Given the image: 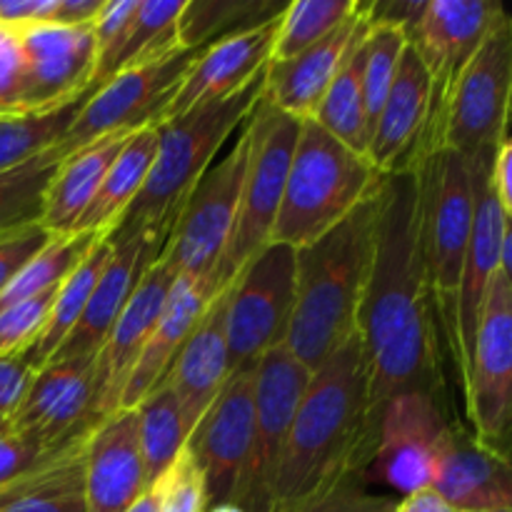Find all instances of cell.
I'll list each match as a JSON object with an SVG mask.
<instances>
[{"instance_id":"50","label":"cell","mask_w":512,"mask_h":512,"mask_svg":"<svg viewBox=\"0 0 512 512\" xmlns=\"http://www.w3.org/2000/svg\"><path fill=\"white\" fill-rule=\"evenodd\" d=\"M490 190H493L495 200L503 208V213L512 218V143L505 138L498 145L493 155V165H490Z\"/></svg>"},{"instance_id":"8","label":"cell","mask_w":512,"mask_h":512,"mask_svg":"<svg viewBox=\"0 0 512 512\" xmlns=\"http://www.w3.org/2000/svg\"><path fill=\"white\" fill-rule=\"evenodd\" d=\"M500 15L505 10L495 0H425L418 23L408 33V45L430 75L428 118L413 168L440 150L450 93Z\"/></svg>"},{"instance_id":"16","label":"cell","mask_w":512,"mask_h":512,"mask_svg":"<svg viewBox=\"0 0 512 512\" xmlns=\"http://www.w3.org/2000/svg\"><path fill=\"white\" fill-rule=\"evenodd\" d=\"M95 423V355H83L35 370L8 430L35 448L58 450L85 438Z\"/></svg>"},{"instance_id":"55","label":"cell","mask_w":512,"mask_h":512,"mask_svg":"<svg viewBox=\"0 0 512 512\" xmlns=\"http://www.w3.org/2000/svg\"><path fill=\"white\" fill-rule=\"evenodd\" d=\"M8 35H10V30L0 28V43H3V40H5V38H8Z\"/></svg>"},{"instance_id":"3","label":"cell","mask_w":512,"mask_h":512,"mask_svg":"<svg viewBox=\"0 0 512 512\" xmlns=\"http://www.w3.org/2000/svg\"><path fill=\"white\" fill-rule=\"evenodd\" d=\"M378 205L380 188L330 233L295 250V308L285 348L310 373L358 330L373 263Z\"/></svg>"},{"instance_id":"7","label":"cell","mask_w":512,"mask_h":512,"mask_svg":"<svg viewBox=\"0 0 512 512\" xmlns=\"http://www.w3.org/2000/svg\"><path fill=\"white\" fill-rule=\"evenodd\" d=\"M423 210V250L435 320L448 348L453 343L455 298L473 225L470 163L453 150H438L413 168Z\"/></svg>"},{"instance_id":"13","label":"cell","mask_w":512,"mask_h":512,"mask_svg":"<svg viewBox=\"0 0 512 512\" xmlns=\"http://www.w3.org/2000/svg\"><path fill=\"white\" fill-rule=\"evenodd\" d=\"M198 50H180L158 63L130 68L113 75L85 98L78 118L58 150L63 155L115 133L158 128L170 100L178 93Z\"/></svg>"},{"instance_id":"24","label":"cell","mask_w":512,"mask_h":512,"mask_svg":"<svg viewBox=\"0 0 512 512\" xmlns=\"http://www.w3.org/2000/svg\"><path fill=\"white\" fill-rule=\"evenodd\" d=\"M228 375V288H225L203 310L165 375L178 398L185 433H193L198 420L223 390Z\"/></svg>"},{"instance_id":"9","label":"cell","mask_w":512,"mask_h":512,"mask_svg":"<svg viewBox=\"0 0 512 512\" xmlns=\"http://www.w3.org/2000/svg\"><path fill=\"white\" fill-rule=\"evenodd\" d=\"M510 90L512 20L505 13L485 35L450 93L440 150H453L470 160L483 150L498 148L508 138Z\"/></svg>"},{"instance_id":"32","label":"cell","mask_w":512,"mask_h":512,"mask_svg":"<svg viewBox=\"0 0 512 512\" xmlns=\"http://www.w3.org/2000/svg\"><path fill=\"white\" fill-rule=\"evenodd\" d=\"M370 5L365 10L360 28L355 33L353 45L345 53L343 63H340L338 73H335L333 83L325 90L323 100H320L318 110L310 120L328 130L330 135L345 143L348 148L358 150V153L368 155V123H365V108H363V68H365V48H368V33H370Z\"/></svg>"},{"instance_id":"35","label":"cell","mask_w":512,"mask_h":512,"mask_svg":"<svg viewBox=\"0 0 512 512\" xmlns=\"http://www.w3.org/2000/svg\"><path fill=\"white\" fill-rule=\"evenodd\" d=\"M185 3L188 0H138L133 25L110 65L105 83L123 70L143 68L180 53L183 45L178 38V23Z\"/></svg>"},{"instance_id":"4","label":"cell","mask_w":512,"mask_h":512,"mask_svg":"<svg viewBox=\"0 0 512 512\" xmlns=\"http://www.w3.org/2000/svg\"><path fill=\"white\" fill-rule=\"evenodd\" d=\"M263 98V75L220 100H208L158 125V150L143 190L130 203L110 238L168 240L180 208L210 168L225 140L250 118Z\"/></svg>"},{"instance_id":"5","label":"cell","mask_w":512,"mask_h":512,"mask_svg":"<svg viewBox=\"0 0 512 512\" xmlns=\"http://www.w3.org/2000/svg\"><path fill=\"white\" fill-rule=\"evenodd\" d=\"M385 175L315 120H300L270 243L298 250L343 223L378 193Z\"/></svg>"},{"instance_id":"2","label":"cell","mask_w":512,"mask_h":512,"mask_svg":"<svg viewBox=\"0 0 512 512\" xmlns=\"http://www.w3.org/2000/svg\"><path fill=\"white\" fill-rule=\"evenodd\" d=\"M378 425L370 360L355 330L310 375L290 425L268 512H298L348 480H368Z\"/></svg>"},{"instance_id":"34","label":"cell","mask_w":512,"mask_h":512,"mask_svg":"<svg viewBox=\"0 0 512 512\" xmlns=\"http://www.w3.org/2000/svg\"><path fill=\"white\" fill-rule=\"evenodd\" d=\"M133 410L138 415L140 455H143L145 483L150 488L185 448L188 433H185L178 398L165 378L153 390H148Z\"/></svg>"},{"instance_id":"51","label":"cell","mask_w":512,"mask_h":512,"mask_svg":"<svg viewBox=\"0 0 512 512\" xmlns=\"http://www.w3.org/2000/svg\"><path fill=\"white\" fill-rule=\"evenodd\" d=\"M105 0H55L45 25H58V28H83L93 25L98 13L103 10Z\"/></svg>"},{"instance_id":"43","label":"cell","mask_w":512,"mask_h":512,"mask_svg":"<svg viewBox=\"0 0 512 512\" xmlns=\"http://www.w3.org/2000/svg\"><path fill=\"white\" fill-rule=\"evenodd\" d=\"M58 288H50L0 310V355L25 353L40 338L50 318V310H53Z\"/></svg>"},{"instance_id":"36","label":"cell","mask_w":512,"mask_h":512,"mask_svg":"<svg viewBox=\"0 0 512 512\" xmlns=\"http://www.w3.org/2000/svg\"><path fill=\"white\" fill-rule=\"evenodd\" d=\"M85 98L38 113L0 115V173L18 168L63 143Z\"/></svg>"},{"instance_id":"57","label":"cell","mask_w":512,"mask_h":512,"mask_svg":"<svg viewBox=\"0 0 512 512\" xmlns=\"http://www.w3.org/2000/svg\"><path fill=\"white\" fill-rule=\"evenodd\" d=\"M5 428V425H0V430H3Z\"/></svg>"},{"instance_id":"11","label":"cell","mask_w":512,"mask_h":512,"mask_svg":"<svg viewBox=\"0 0 512 512\" xmlns=\"http://www.w3.org/2000/svg\"><path fill=\"white\" fill-rule=\"evenodd\" d=\"M248 148L250 138L243 123V133L235 140L230 153L218 165L208 168V173L200 178V183L180 208L160 253V260H165L175 270V275L205 280L208 285L213 280L215 268L233 233Z\"/></svg>"},{"instance_id":"18","label":"cell","mask_w":512,"mask_h":512,"mask_svg":"<svg viewBox=\"0 0 512 512\" xmlns=\"http://www.w3.org/2000/svg\"><path fill=\"white\" fill-rule=\"evenodd\" d=\"M448 425L433 393L405 390L393 395L380 410L368 483H385L403 495L428 488Z\"/></svg>"},{"instance_id":"22","label":"cell","mask_w":512,"mask_h":512,"mask_svg":"<svg viewBox=\"0 0 512 512\" xmlns=\"http://www.w3.org/2000/svg\"><path fill=\"white\" fill-rule=\"evenodd\" d=\"M85 512H128L148 490L140 455L138 415L115 410L85 438Z\"/></svg>"},{"instance_id":"52","label":"cell","mask_w":512,"mask_h":512,"mask_svg":"<svg viewBox=\"0 0 512 512\" xmlns=\"http://www.w3.org/2000/svg\"><path fill=\"white\" fill-rule=\"evenodd\" d=\"M393 512H458L435 488H420L415 493L403 495L400 503H395Z\"/></svg>"},{"instance_id":"46","label":"cell","mask_w":512,"mask_h":512,"mask_svg":"<svg viewBox=\"0 0 512 512\" xmlns=\"http://www.w3.org/2000/svg\"><path fill=\"white\" fill-rule=\"evenodd\" d=\"M395 503L390 498L368 493V480H348L340 488L330 490L325 498L315 500L298 512H393Z\"/></svg>"},{"instance_id":"45","label":"cell","mask_w":512,"mask_h":512,"mask_svg":"<svg viewBox=\"0 0 512 512\" xmlns=\"http://www.w3.org/2000/svg\"><path fill=\"white\" fill-rule=\"evenodd\" d=\"M53 235L43 225H30V228L15 230V233L0 238V293L8 288L10 280L15 278L20 268L33 258L38 250L48 245Z\"/></svg>"},{"instance_id":"39","label":"cell","mask_w":512,"mask_h":512,"mask_svg":"<svg viewBox=\"0 0 512 512\" xmlns=\"http://www.w3.org/2000/svg\"><path fill=\"white\" fill-rule=\"evenodd\" d=\"M358 0H295L280 13L270 63H285L333 33L353 10Z\"/></svg>"},{"instance_id":"19","label":"cell","mask_w":512,"mask_h":512,"mask_svg":"<svg viewBox=\"0 0 512 512\" xmlns=\"http://www.w3.org/2000/svg\"><path fill=\"white\" fill-rule=\"evenodd\" d=\"M20 48V113L58 108L90 95L95 73L93 25H33L15 33Z\"/></svg>"},{"instance_id":"25","label":"cell","mask_w":512,"mask_h":512,"mask_svg":"<svg viewBox=\"0 0 512 512\" xmlns=\"http://www.w3.org/2000/svg\"><path fill=\"white\" fill-rule=\"evenodd\" d=\"M430 488L458 512L512 510L510 458L490 453L460 425H448Z\"/></svg>"},{"instance_id":"40","label":"cell","mask_w":512,"mask_h":512,"mask_svg":"<svg viewBox=\"0 0 512 512\" xmlns=\"http://www.w3.org/2000/svg\"><path fill=\"white\" fill-rule=\"evenodd\" d=\"M283 8H273L268 3H240V0H233V3L188 0L178 23L180 45H183V50H200L210 45V38L215 33L230 35L235 30L248 28V25L263 23V20L283 13Z\"/></svg>"},{"instance_id":"14","label":"cell","mask_w":512,"mask_h":512,"mask_svg":"<svg viewBox=\"0 0 512 512\" xmlns=\"http://www.w3.org/2000/svg\"><path fill=\"white\" fill-rule=\"evenodd\" d=\"M310 370L278 345L255 365V425L248 475L235 505L243 512H268L275 475L288 443L290 425L308 388Z\"/></svg>"},{"instance_id":"17","label":"cell","mask_w":512,"mask_h":512,"mask_svg":"<svg viewBox=\"0 0 512 512\" xmlns=\"http://www.w3.org/2000/svg\"><path fill=\"white\" fill-rule=\"evenodd\" d=\"M495 150L498 148L483 150L468 160L470 183H473V225H470L468 253H465L458 298H455V325L453 343H450V353H453L463 388L468 383L480 310H483L490 283L500 270V243L510 230V218L503 213L488 183Z\"/></svg>"},{"instance_id":"10","label":"cell","mask_w":512,"mask_h":512,"mask_svg":"<svg viewBox=\"0 0 512 512\" xmlns=\"http://www.w3.org/2000/svg\"><path fill=\"white\" fill-rule=\"evenodd\" d=\"M295 308V250L268 243L228 285L230 373L285 345Z\"/></svg>"},{"instance_id":"42","label":"cell","mask_w":512,"mask_h":512,"mask_svg":"<svg viewBox=\"0 0 512 512\" xmlns=\"http://www.w3.org/2000/svg\"><path fill=\"white\" fill-rule=\"evenodd\" d=\"M153 485L158 490V512H208L210 508L205 475L188 448L180 450Z\"/></svg>"},{"instance_id":"31","label":"cell","mask_w":512,"mask_h":512,"mask_svg":"<svg viewBox=\"0 0 512 512\" xmlns=\"http://www.w3.org/2000/svg\"><path fill=\"white\" fill-rule=\"evenodd\" d=\"M158 150V128H140L130 133L123 150L105 173L93 203L80 218L75 233H95L110 238L120 218L143 190L148 170Z\"/></svg>"},{"instance_id":"44","label":"cell","mask_w":512,"mask_h":512,"mask_svg":"<svg viewBox=\"0 0 512 512\" xmlns=\"http://www.w3.org/2000/svg\"><path fill=\"white\" fill-rule=\"evenodd\" d=\"M135 10H138V0H105L103 10L95 18V73L93 80H90V93L100 88L108 78L110 65H113L115 55H118L130 25H133Z\"/></svg>"},{"instance_id":"33","label":"cell","mask_w":512,"mask_h":512,"mask_svg":"<svg viewBox=\"0 0 512 512\" xmlns=\"http://www.w3.org/2000/svg\"><path fill=\"white\" fill-rule=\"evenodd\" d=\"M110 255H113V243L110 238H103L88 255H85L83 263L63 280V285L58 288L55 295L53 310H50V318L45 323V330L40 333V338L25 350V358L33 365L35 370L43 368L50 358H53L55 350L60 348L65 338L70 335V330L75 328V323L83 315L85 305H88L90 295H93L95 283L103 275L105 265H108Z\"/></svg>"},{"instance_id":"29","label":"cell","mask_w":512,"mask_h":512,"mask_svg":"<svg viewBox=\"0 0 512 512\" xmlns=\"http://www.w3.org/2000/svg\"><path fill=\"white\" fill-rule=\"evenodd\" d=\"M128 138L130 133L105 135V138L93 140L58 160L48 180V188H45L43 215H40V225L53 238L75 233L80 218L93 203L105 173L118 158Z\"/></svg>"},{"instance_id":"27","label":"cell","mask_w":512,"mask_h":512,"mask_svg":"<svg viewBox=\"0 0 512 512\" xmlns=\"http://www.w3.org/2000/svg\"><path fill=\"white\" fill-rule=\"evenodd\" d=\"M365 10L368 3H358V8L313 48L285 63H268L263 73V100L295 120L313 118L345 53L353 45Z\"/></svg>"},{"instance_id":"41","label":"cell","mask_w":512,"mask_h":512,"mask_svg":"<svg viewBox=\"0 0 512 512\" xmlns=\"http://www.w3.org/2000/svg\"><path fill=\"white\" fill-rule=\"evenodd\" d=\"M405 48H408V38L400 28L380 23L370 25L363 68V108L365 123H368V145L370 135H373V125L378 120L380 110H383L385 98H388Z\"/></svg>"},{"instance_id":"20","label":"cell","mask_w":512,"mask_h":512,"mask_svg":"<svg viewBox=\"0 0 512 512\" xmlns=\"http://www.w3.org/2000/svg\"><path fill=\"white\" fill-rule=\"evenodd\" d=\"M175 278L178 275L165 260H155L138 280L108 340L95 355V418L98 420L118 410L120 395L163 313Z\"/></svg>"},{"instance_id":"37","label":"cell","mask_w":512,"mask_h":512,"mask_svg":"<svg viewBox=\"0 0 512 512\" xmlns=\"http://www.w3.org/2000/svg\"><path fill=\"white\" fill-rule=\"evenodd\" d=\"M103 240V235L95 233H73L50 238L43 250L33 255L23 268L15 273L8 288L0 293V310L8 305L20 303L25 298L45 293L50 288L63 285V280L78 268L85 260V255Z\"/></svg>"},{"instance_id":"30","label":"cell","mask_w":512,"mask_h":512,"mask_svg":"<svg viewBox=\"0 0 512 512\" xmlns=\"http://www.w3.org/2000/svg\"><path fill=\"white\" fill-rule=\"evenodd\" d=\"M85 438L65 445L40 468L0 485V512H85Z\"/></svg>"},{"instance_id":"54","label":"cell","mask_w":512,"mask_h":512,"mask_svg":"<svg viewBox=\"0 0 512 512\" xmlns=\"http://www.w3.org/2000/svg\"><path fill=\"white\" fill-rule=\"evenodd\" d=\"M208 512H243V508L233 503H218V505H210Z\"/></svg>"},{"instance_id":"28","label":"cell","mask_w":512,"mask_h":512,"mask_svg":"<svg viewBox=\"0 0 512 512\" xmlns=\"http://www.w3.org/2000/svg\"><path fill=\"white\" fill-rule=\"evenodd\" d=\"M213 298L215 293L205 280L188 278V275L175 278L163 313H160L158 323H155L153 333H150L148 343H145L143 353H140L138 363L130 373L128 385L120 395L118 410H133L145 398V393L153 390L168 375L170 365L178 358L190 330L195 328V323Z\"/></svg>"},{"instance_id":"38","label":"cell","mask_w":512,"mask_h":512,"mask_svg":"<svg viewBox=\"0 0 512 512\" xmlns=\"http://www.w3.org/2000/svg\"><path fill=\"white\" fill-rule=\"evenodd\" d=\"M63 153L55 145L48 153L0 173V238L40 223L48 180Z\"/></svg>"},{"instance_id":"1","label":"cell","mask_w":512,"mask_h":512,"mask_svg":"<svg viewBox=\"0 0 512 512\" xmlns=\"http://www.w3.org/2000/svg\"><path fill=\"white\" fill-rule=\"evenodd\" d=\"M370 360L373 405L438 385V320L423 250V210L413 170L385 175L375 220L373 263L358 315ZM435 395V393H433Z\"/></svg>"},{"instance_id":"15","label":"cell","mask_w":512,"mask_h":512,"mask_svg":"<svg viewBox=\"0 0 512 512\" xmlns=\"http://www.w3.org/2000/svg\"><path fill=\"white\" fill-rule=\"evenodd\" d=\"M255 425V368L230 373L185 448L205 475L210 505L233 503L243 490L253 453Z\"/></svg>"},{"instance_id":"49","label":"cell","mask_w":512,"mask_h":512,"mask_svg":"<svg viewBox=\"0 0 512 512\" xmlns=\"http://www.w3.org/2000/svg\"><path fill=\"white\" fill-rule=\"evenodd\" d=\"M20 48L15 33L0 43V115L20 113Z\"/></svg>"},{"instance_id":"26","label":"cell","mask_w":512,"mask_h":512,"mask_svg":"<svg viewBox=\"0 0 512 512\" xmlns=\"http://www.w3.org/2000/svg\"><path fill=\"white\" fill-rule=\"evenodd\" d=\"M428 105L430 75L408 45L370 135L368 158L380 173L393 175L413 170L425 118H428Z\"/></svg>"},{"instance_id":"53","label":"cell","mask_w":512,"mask_h":512,"mask_svg":"<svg viewBox=\"0 0 512 512\" xmlns=\"http://www.w3.org/2000/svg\"><path fill=\"white\" fill-rule=\"evenodd\" d=\"M128 512H158V490H155V485H150V488L145 490L143 498H140Z\"/></svg>"},{"instance_id":"6","label":"cell","mask_w":512,"mask_h":512,"mask_svg":"<svg viewBox=\"0 0 512 512\" xmlns=\"http://www.w3.org/2000/svg\"><path fill=\"white\" fill-rule=\"evenodd\" d=\"M245 130L250 138L248 163H245L233 233L210 280L215 295L228 288L240 270L270 243L300 120L280 113L268 100L260 98L250 118L245 120Z\"/></svg>"},{"instance_id":"48","label":"cell","mask_w":512,"mask_h":512,"mask_svg":"<svg viewBox=\"0 0 512 512\" xmlns=\"http://www.w3.org/2000/svg\"><path fill=\"white\" fill-rule=\"evenodd\" d=\"M58 450H43L35 448V445L25 443V440L15 438L8 428L0 430V485L10 483V480L20 478V475L30 473V470L40 468L43 463H48Z\"/></svg>"},{"instance_id":"56","label":"cell","mask_w":512,"mask_h":512,"mask_svg":"<svg viewBox=\"0 0 512 512\" xmlns=\"http://www.w3.org/2000/svg\"><path fill=\"white\" fill-rule=\"evenodd\" d=\"M470 512H512L510 508H503V510H470Z\"/></svg>"},{"instance_id":"21","label":"cell","mask_w":512,"mask_h":512,"mask_svg":"<svg viewBox=\"0 0 512 512\" xmlns=\"http://www.w3.org/2000/svg\"><path fill=\"white\" fill-rule=\"evenodd\" d=\"M278 23L280 13L263 23L248 25V28L235 30L218 40H210V45L200 48L178 93L165 110L163 123L188 113L195 105L233 95L235 90L258 80L273 55Z\"/></svg>"},{"instance_id":"12","label":"cell","mask_w":512,"mask_h":512,"mask_svg":"<svg viewBox=\"0 0 512 512\" xmlns=\"http://www.w3.org/2000/svg\"><path fill=\"white\" fill-rule=\"evenodd\" d=\"M463 390L473 438L490 453L510 458L512 278L503 270L495 273L485 295Z\"/></svg>"},{"instance_id":"47","label":"cell","mask_w":512,"mask_h":512,"mask_svg":"<svg viewBox=\"0 0 512 512\" xmlns=\"http://www.w3.org/2000/svg\"><path fill=\"white\" fill-rule=\"evenodd\" d=\"M35 368L28 363L25 353L0 355V425L8 428V420L23 403Z\"/></svg>"},{"instance_id":"23","label":"cell","mask_w":512,"mask_h":512,"mask_svg":"<svg viewBox=\"0 0 512 512\" xmlns=\"http://www.w3.org/2000/svg\"><path fill=\"white\" fill-rule=\"evenodd\" d=\"M110 243H113V255H110L103 275L95 283L83 315H80L75 328L70 330V335L60 343V348L55 350L48 363L98 355L138 280L160 258L165 248L163 240L148 238V235L110 238Z\"/></svg>"}]
</instances>
